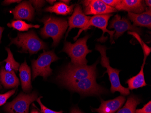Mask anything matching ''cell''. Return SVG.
I'll return each instance as SVG.
<instances>
[{
	"mask_svg": "<svg viewBox=\"0 0 151 113\" xmlns=\"http://www.w3.org/2000/svg\"><path fill=\"white\" fill-rule=\"evenodd\" d=\"M56 1H54V0H53V1H49V0H48V1H46L47 2L50 3V4H51V5H53V3L55 2Z\"/></svg>",
	"mask_w": 151,
	"mask_h": 113,
	"instance_id": "cell-34",
	"label": "cell"
},
{
	"mask_svg": "<svg viewBox=\"0 0 151 113\" xmlns=\"http://www.w3.org/2000/svg\"><path fill=\"white\" fill-rule=\"evenodd\" d=\"M14 19L32 21L35 16V9L30 1H24L17 6L12 12Z\"/></svg>",
	"mask_w": 151,
	"mask_h": 113,
	"instance_id": "cell-14",
	"label": "cell"
},
{
	"mask_svg": "<svg viewBox=\"0 0 151 113\" xmlns=\"http://www.w3.org/2000/svg\"><path fill=\"white\" fill-rule=\"evenodd\" d=\"M140 102V99L138 97L134 95L130 96L124 107L119 109L117 113H135L136 108Z\"/></svg>",
	"mask_w": 151,
	"mask_h": 113,
	"instance_id": "cell-21",
	"label": "cell"
},
{
	"mask_svg": "<svg viewBox=\"0 0 151 113\" xmlns=\"http://www.w3.org/2000/svg\"><path fill=\"white\" fill-rule=\"evenodd\" d=\"M6 51L7 52V58L4 60L6 62L5 69L7 72H17L19 68V63L17 62L14 58L13 55L9 48H6Z\"/></svg>",
	"mask_w": 151,
	"mask_h": 113,
	"instance_id": "cell-22",
	"label": "cell"
},
{
	"mask_svg": "<svg viewBox=\"0 0 151 113\" xmlns=\"http://www.w3.org/2000/svg\"><path fill=\"white\" fill-rule=\"evenodd\" d=\"M21 1H18V0H7V1H3V4L4 5H10L12 3H19Z\"/></svg>",
	"mask_w": 151,
	"mask_h": 113,
	"instance_id": "cell-29",
	"label": "cell"
},
{
	"mask_svg": "<svg viewBox=\"0 0 151 113\" xmlns=\"http://www.w3.org/2000/svg\"><path fill=\"white\" fill-rule=\"evenodd\" d=\"M7 25L10 28H13L14 29L19 31H27L31 28L38 29L40 27V25L39 24L34 25L31 24L27 23L21 20H13L12 22L7 24Z\"/></svg>",
	"mask_w": 151,
	"mask_h": 113,
	"instance_id": "cell-23",
	"label": "cell"
},
{
	"mask_svg": "<svg viewBox=\"0 0 151 113\" xmlns=\"http://www.w3.org/2000/svg\"><path fill=\"white\" fill-rule=\"evenodd\" d=\"M129 18L134 23L135 26L151 28V9L146 8L145 12L140 14L128 12Z\"/></svg>",
	"mask_w": 151,
	"mask_h": 113,
	"instance_id": "cell-17",
	"label": "cell"
},
{
	"mask_svg": "<svg viewBox=\"0 0 151 113\" xmlns=\"http://www.w3.org/2000/svg\"><path fill=\"white\" fill-rule=\"evenodd\" d=\"M59 59L54 51L46 52L44 50V52L40 54L36 60L31 61L33 79L39 76L46 79L51 75L52 71L50 68L51 64Z\"/></svg>",
	"mask_w": 151,
	"mask_h": 113,
	"instance_id": "cell-6",
	"label": "cell"
},
{
	"mask_svg": "<svg viewBox=\"0 0 151 113\" xmlns=\"http://www.w3.org/2000/svg\"><path fill=\"white\" fill-rule=\"evenodd\" d=\"M112 15L111 14H105V15H97L91 17L90 19L89 20V23L86 27L84 30H87L90 29L91 26L97 27V28L103 31L102 35L101 38L98 39V40L103 42L106 40V39L104 37V35L106 32L108 33L110 37V41L111 44H114V35L115 31H110L107 29L108 24L109 20Z\"/></svg>",
	"mask_w": 151,
	"mask_h": 113,
	"instance_id": "cell-12",
	"label": "cell"
},
{
	"mask_svg": "<svg viewBox=\"0 0 151 113\" xmlns=\"http://www.w3.org/2000/svg\"><path fill=\"white\" fill-rule=\"evenodd\" d=\"M4 30V28L0 26V43L1 42V37H2V34Z\"/></svg>",
	"mask_w": 151,
	"mask_h": 113,
	"instance_id": "cell-32",
	"label": "cell"
},
{
	"mask_svg": "<svg viewBox=\"0 0 151 113\" xmlns=\"http://www.w3.org/2000/svg\"><path fill=\"white\" fill-rule=\"evenodd\" d=\"M145 5L149 7V8H151V0H146L145 1Z\"/></svg>",
	"mask_w": 151,
	"mask_h": 113,
	"instance_id": "cell-31",
	"label": "cell"
},
{
	"mask_svg": "<svg viewBox=\"0 0 151 113\" xmlns=\"http://www.w3.org/2000/svg\"><path fill=\"white\" fill-rule=\"evenodd\" d=\"M91 17L87 16L82 11V8L81 5L77 4L74 8V11L73 15L68 18V25L69 28L66 33V37L67 38L68 34L73 28H80L81 30L78 33L77 36L73 38L74 41L76 40L80 35L82 31L84 30L86 27L87 26L90 19Z\"/></svg>",
	"mask_w": 151,
	"mask_h": 113,
	"instance_id": "cell-9",
	"label": "cell"
},
{
	"mask_svg": "<svg viewBox=\"0 0 151 113\" xmlns=\"http://www.w3.org/2000/svg\"><path fill=\"white\" fill-rule=\"evenodd\" d=\"M74 6L75 5L69 6L60 1L53 4L52 6L47 7L44 9V11L45 12L54 13L57 15L67 16L72 13Z\"/></svg>",
	"mask_w": 151,
	"mask_h": 113,
	"instance_id": "cell-20",
	"label": "cell"
},
{
	"mask_svg": "<svg viewBox=\"0 0 151 113\" xmlns=\"http://www.w3.org/2000/svg\"><path fill=\"white\" fill-rule=\"evenodd\" d=\"M109 27V29H114L115 33L114 35V38L115 39H117L127 31H132L142 35V30L140 28L132 25L129 20L125 17L121 18L119 15L114 16L110 22Z\"/></svg>",
	"mask_w": 151,
	"mask_h": 113,
	"instance_id": "cell-10",
	"label": "cell"
},
{
	"mask_svg": "<svg viewBox=\"0 0 151 113\" xmlns=\"http://www.w3.org/2000/svg\"><path fill=\"white\" fill-rule=\"evenodd\" d=\"M15 92H16V90L13 89L9 91L5 94H0V107L5 104L7 100H8L10 97L13 95L15 93Z\"/></svg>",
	"mask_w": 151,
	"mask_h": 113,
	"instance_id": "cell-24",
	"label": "cell"
},
{
	"mask_svg": "<svg viewBox=\"0 0 151 113\" xmlns=\"http://www.w3.org/2000/svg\"><path fill=\"white\" fill-rule=\"evenodd\" d=\"M95 49L101 54V65L106 68L107 70L104 73H107L111 83V91L112 93L118 91L123 96H126L130 94L129 90L121 85L119 79V73L121 70L113 68L110 66L109 58L106 55L107 48L105 46L96 45Z\"/></svg>",
	"mask_w": 151,
	"mask_h": 113,
	"instance_id": "cell-5",
	"label": "cell"
},
{
	"mask_svg": "<svg viewBox=\"0 0 151 113\" xmlns=\"http://www.w3.org/2000/svg\"><path fill=\"white\" fill-rule=\"evenodd\" d=\"M31 113H40L39 112H38V111H36V110H35V109H34V110H32V111L31 112Z\"/></svg>",
	"mask_w": 151,
	"mask_h": 113,
	"instance_id": "cell-35",
	"label": "cell"
},
{
	"mask_svg": "<svg viewBox=\"0 0 151 113\" xmlns=\"http://www.w3.org/2000/svg\"><path fill=\"white\" fill-rule=\"evenodd\" d=\"M81 3L83 7L84 13L86 15H105L117 12L114 7L106 5L100 0L82 1Z\"/></svg>",
	"mask_w": 151,
	"mask_h": 113,
	"instance_id": "cell-11",
	"label": "cell"
},
{
	"mask_svg": "<svg viewBox=\"0 0 151 113\" xmlns=\"http://www.w3.org/2000/svg\"><path fill=\"white\" fill-rule=\"evenodd\" d=\"M135 113H151V101L145 104L142 108L136 109Z\"/></svg>",
	"mask_w": 151,
	"mask_h": 113,
	"instance_id": "cell-26",
	"label": "cell"
},
{
	"mask_svg": "<svg viewBox=\"0 0 151 113\" xmlns=\"http://www.w3.org/2000/svg\"><path fill=\"white\" fill-rule=\"evenodd\" d=\"M31 4H33L34 7L38 12H40L41 8L45 5V1H29Z\"/></svg>",
	"mask_w": 151,
	"mask_h": 113,
	"instance_id": "cell-27",
	"label": "cell"
},
{
	"mask_svg": "<svg viewBox=\"0 0 151 113\" xmlns=\"http://www.w3.org/2000/svg\"><path fill=\"white\" fill-rule=\"evenodd\" d=\"M0 80L5 88H13L19 85V80L15 72H7L3 67L0 73Z\"/></svg>",
	"mask_w": 151,
	"mask_h": 113,
	"instance_id": "cell-19",
	"label": "cell"
},
{
	"mask_svg": "<svg viewBox=\"0 0 151 113\" xmlns=\"http://www.w3.org/2000/svg\"><path fill=\"white\" fill-rule=\"evenodd\" d=\"M138 38H137V39H138V40L139 41L142 47L143 54H144V59H143L142 65L141 67L140 71L139 73L135 76H133L129 79L126 82L129 86L128 89L130 90L138 89V88L147 86V83H146L145 80L143 70H144V67L145 65L147 58L149 55V53L151 52V48H150L148 47L145 44H144L139 37H138Z\"/></svg>",
	"mask_w": 151,
	"mask_h": 113,
	"instance_id": "cell-13",
	"label": "cell"
},
{
	"mask_svg": "<svg viewBox=\"0 0 151 113\" xmlns=\"http://www.w3.org/2000/svg\"><path fill=\"white\" fill-rule=\"evenodd\" d=\"M10 45L14 44L22 49L21 53H28L30 55L39 51L47 49L46 44L41 40L35 31L31 30L27 33H18L15 38H10Z\"/></svg>",
	"mask_w": 151,
	"mask_h": 113,
	"instance_id": "cell-3",
	"label": "cell"
},
{
	"mask_svg": "<svg viewBox=\"0 0 151 113\" xmlns=\"http://www.w3.org/2000/svg\"><path fill=\"white\" fill-rule=\"evenodd\" d=\"M70 113H83L82 111H81L79 109L77 108H73L71 110Z\"/></svg>",
	"mask_w": 151,
	"mask_h": 113,
	"instance_id": "cell-30",
	"label": "cell"
},
{
	"mask_svg": "<svg viewBox=\"0 0 151 113\" xmlns=\"http://www.w3.org/2000/svg\"><path fill=\"white\" fill-rule=\"evenodd\" d=\"M90 36L87 35L83 38L77 40L74 44L65 42L63 52L66 53L71 58L72 64L74 65H86L87 60L86 56L92 50H89L87 41Z\"/></svg>",
	"mask_w": 151,
	"mask_h": 113,
	"instance_id": "cell-4",
	"label": "cell"
},
{
	"mask_svg": "<svg viewBox=\"0 0 151 113\" xmlns=\"http://www.w3.org/2000/svg\"><path fill=\"white\" fill-rule=\"evenodd\" d=\"M102 1L106 5L115 8L120 3L121 0H103Z\"/></svg>",
	"mask_w": 151,
	"mask_h": 113,
	"instance_id": "cell-28",
	"label": "cell"
},
{
	"mask_svg": "<svg viewBox=\"0 0 151 113\" xmlns=\"http://www.w3.org/2000/svg\"><path fill=\"white\" fill-rule=\"evenodd\" d=\"M62 1V2H63V3L66 4V5H69V3H70L71 1H67V0H62V1Z\"/></svg>",
	"mask_w": 151,
	"mask_h": 113,
	"instance_id": "cell-33",
	"label": "cell"
},
{
	"mask_svg": "<svg viewBox=\"0 0 151 113\" xmlns=\"http://www.w3.org/2000/svg\"><path fill=\"white\" fill-rule=\"evenodd\" d=\"M125 98L123 96H119L113 100L105 101L101 100V104L98 109H92V112L98 113H115L124 104Z\"/></svg>",
	"mask_w": 151,
	"mask_h": 113,
	"instance_id": "cell-15",
	"label": "cell"
},
{
	"mask_svg": "<svg viewBox=\"0 0 151 113\" xmlns=\"http://www.w3.org/2000/svg\"><path fill=\"white\" fill-rule=\"evenodd\" d=\"M42 97H40L37 99V102L40 104V107L41 108V112L43 113H63V111H60L59 112H57V111H53L52 109H50L47 108V107L45 106L42 103L41 101V98Z\"/></svg>",
	"mask_w": 151,
	"mask_h": 113,
	"instance_id": "cell-25",
	"label": "cell"
},
{
	"mask_svg": "<svg viewBox=\"0 0 151 113\" xmlns=\"http://www.w3.org/2000/svg\"><path fill=\"white\" fill-rule=\"evenodd\" d=\"M19 72L23 91L25 92H30L32 88L31 83V71L25 60L19 66Z\"/></svg>",
	"mask_w": 151,
	"mask_h": 113,
	"instance_id": "cell-18",
	"label": "cell"
},
{
	"mask_svg": "<svg viewBox=\"0 0 151 113\" xmlns=\"http://www.w3.org/2000/svg\"><path fill=\"white\" fill-rule=\"evenodd\" d=\"M117 11H127L128 12L140 14L146 9L145 4L141 0H122L115 7Z\"/></svg>",
	"mask_w": 151,
	"mask_h": 113,
	"instance_id": "cell-16",
	"label": "cell"
},
{
	"mask_svg": "<svg viewBox=\"0 0 151 113\" xmlns=\"http://www.w3.org/2000/svg\"><path fill=\"white\" fill-rule=\"evenodd\" d=\"M74 91L84 95H100L105 89L96 83V78H87L81 80L68 82L64 84Z\"/></svg>",
	"mask_w": 151,
	"mask_h": 113,
	"instance_id": "cell-7",
	"label": "cell"
},
{
	"mask_svg": "<svg viewBox=\"0 0 151 113\" xmlns=\"http://www.w3.org/2000/svg\"><path fill=\"white\" fill-rule=\"evenodd\" d=\"M97 64L96 62L91 66H87L74 65L69 63L59 74L57 79L64 85L68 82L87 78H96Z\"/></svg>",
	"mask_w": 151,
	"mask_h": 113,
	"instance_id": "cell-2",
	"label": "cell"
},
{
	"mask_svg": "<svg viewBox=\"0 0 151 113\" xmlns=\"http://www.w3.org/2000/svg\"><path fill=\"white\" fill-rule=\"evenodd\" d=\"M37 99L36 92L27 94L22 92L12 101L6 104L5 110L8 113H29V105Z\"/></svg>",
	"mask_w": 151,
	"mask_h": 113,
	"instance_id": "cell-8",
	"label": "cell"
},
{
	"mask_svg": "<svg viewBox=\"0 0 151 113\" xmlns=\"http://www.w3.org/2000/svg\"><path fill=\"white\" fill-rule=\"evenodd\" d=\"M1 85H0V89H1Z\"/></svg>",
	"mask_w": 151,
	"mask_h": 113,
	"instance_id": "cell-36",
	"label": "cell"
},
{
	"mask_svg": "<svg viewBox=\"0 0 151 113\" xmlns=\"http://www.w3.org/2000/svg\"><path fill=\"white\" fill-rule=\"evenodd\" d=\"M40 21L44 24V27L40 31L41 36L44 39L52 38V46H56L68 26L67 20L64 19L50 16L45 17Z\"/></svg>",
	"mask_w": 151,
	"mask_h": 113,
	"instance_id": "cell-1",
	"label": "cell"
}]
</instances>
